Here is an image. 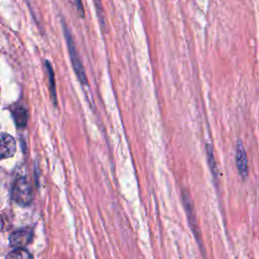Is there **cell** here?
<instances>
[{"mask_svg": "<svg viewBox=\"0 0 259 259\" xmlns=\"http://www.w3.org/2000/svg\"><path fill=\"white\" fill-rule=\"evenodd\" d=\"M68 1L74 7V9L77 11L78 15L80 17H84L85 10H84V6H83V3H82V0H68Z\"/></svg>", "mask_w": 259, "mask_h": 259, "instance_id": "obj_11", "label": "cell"}, {"mask_svg": "<svg viewBox=\"0 0 259 259\" xmlns=\"http://www.w3.org/2000/svg\"><path fill=\"white\" fill-rule=\"evenodd\" d=\"M206 154H207V160L209 163V168L213 174V176L217 175V167H215V160L213 157V151L211 146H209L208 144L206 145Z\"/></svg>", "mask_w": 259, "mask_h": 259, "instance_id": "obj_10", "label": "cell"}, {"mask_svg": "<svg viewBox=\"0 0 259 259\" xmlns=\"http://www.w3.org/2000/svg\"><path fill=\"white\" fill-rule=\"evenodd\" d=\"M45 69L48 75L49 80V89L52 96V99L55 104H57V90H56V81H55V73L54 69L49 61H45Z\"/></svg>", "mask_w": 259, "mask_h": 259, "instance_id": "obj_7", "label": "cell"}, {"mask_svg": "<svg viewBox=\"0 0 259 259\" xmlns=\"http://www.w3.org/2000/svg\"><path fill=\"white\" fill-rule=\"evenodd\" d=\"M11 111H12V114H13L16 124L19 127H24L27 123V117H28L26 109L20 104H15L12 107Z\"/></svg>", "mask_w": 259, "mask_h": 259, "instance_id": "obj_8", "label": "cell"}, {"mask_svg": "<svg viewBox=\"0 0 259 259\" xmlns=\"http://www.w3.org/2000/svg\"><path fill=\"white\" fill-rule=\"evenodd\" d=\"M6 259H33V258L30 255V253L24 250L23 248H17L12 252H10L6 256Z\"/></svg>", "mask_w": 259, "mask_h": 259, "instance_id": "obj_9", "label": "cell"}, {"mask_svg": "<svg viewBox=\"0 0 259 259\" xmlns=\"http://www.w3.org/2000/svg\"><path fill=\"white\" fill-rule=\"evenodd\" d=\"M15 140L7 134H0V160L12 157L15 154Z\"/></svg>", "mask_w": 259, "mask_h": 259, "instance_id": "obj_5", "label": "cell"}, {"mask_svg": "<svg viewBox=\"0 0 259 259\" xmlns=\"http://www.w3.org/2000/svg\"><path fill=\"white\" fill-rule=\"evenodd\" d=\"M62 27H63L64 36H65L67 48H68V53H69L70 61H71V64H72V68H73V70L75 72V75H76V77L78 78L79 82L82 85L87 86L88 85V79H87V76H86V73H85V69L83 67L80 55H79L78 50L76 48L73 34H72L70 28L68 27L66 21L63 18H62Z\"/></svg>", "mask_w": 259, "mask_h": 259, "instance_id": "obj_1", "label": "cell"}, {"mask_svg": "<svg viewBox=\"0 0 259 259\" xmlns=\"http://www.w3.org/2000/svg\"><path fill=\"white\" fill-rule=\"evenodd\" d=\"M182 200H183V204H184V208L186 211V217L189 222V225L192 228L197 241L199 242V234H198V229H197V225H196V217H195V211H194V207H193V202H192L189 194L185 190L182 191Z\"/></svg>", "mask_w": 259, "mask_h": 259, "instance_id": "obj_4", "label": "cell"}, {"mask_svg": "<svg viewBox=\"0 0 259 259\" xmlns=\"http://www.w3.org/2000/svg\"><path fill=\"white\" fill-rule=\"evenodd\" d=\"M33 232L30 228H22L10 234L9 242L12 247L22 248L28 245L32 240Z\"/></svg>", "mask_w": 259, "mask_h": 259, "instance_id": "obj_3", "label": "cell"}, {"mask_svg": "<svg viewBox=\"0 0 259 259\" xmlns=\"http://www.w3.org/2000/svg\"><path fill=\"white\" fill-rule=\"evenodd\" d=\"M95 6H96V11H97V16L100 22V25L103 27L104 23H105V17H104V12L102 9V5H101V1L100 0H94Z\"/></svg>", "mask_w": 259, "mask_h": 259, "instance_id": "obj_12", "label": "cell"}, {"mask_svg": "<svg viewBox=\"0 0 259 259\" xmlns=\"http://www.w3.org/2000/svg\"><path fill=\"white\" fill-rule=\"evenodd\" d=\"M12 199L23 206L30 204L32 200V189L28 179L24 176L17 177L12 185L11 190Z\"/></svg>", "mask_w": 259, "mask_h": 259, "instance_id": "obj_2", "label": "cell"}, {"mask_svg": "<svg viewBox=\"0 0 259 259\" xmlns=\"http://www.w3.org/2000/svg\"><path fill=\"white\" fill-rule=\"evenodd\" d=\"M236 165L241 177L246 178L248 176V171H249L248 159H247V155L244 150V147L241 143H238L236 147Z\"/></svg>", "mask_w": 259, "mask_h": 259, "instance_id": "obj_6", "label": "cell"}]
</instances>
